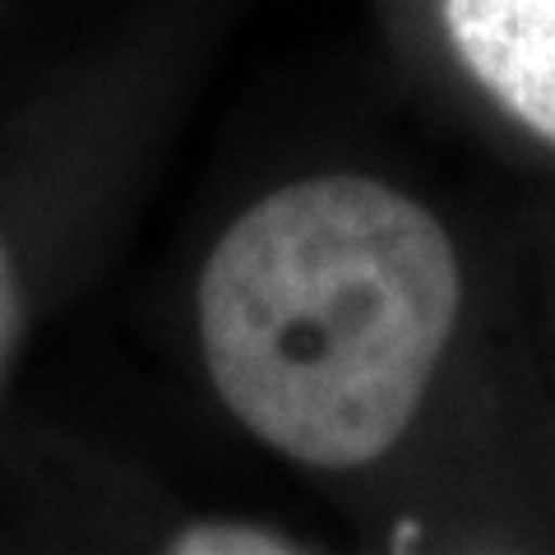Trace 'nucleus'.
Masks as SVG:
<instances>
[{
	"label": "nucleus",
	"mask_w": 555,
	"mask_h": 555,
	"mask_svg": "<svg viewBox=\"0 0 555 555\" xmlns=\"http://www.w3.org/2000/svg\"><path fill=\"white\" fill-rule=\"evenodd\" d=\"M20 328H24V292H20L14 259L5 250V241H0V379H5L14 343H20Z\"/></svg>",
	"instance_id": "4"
},
{
	"label": "nucleus",
	"mask_w": 555,
	"mask_h": 555,
	"mask_svg": "<svg viewBox=\"0 0 555 555\" xmlns=\"http://www.w3.org/2000/svg\"><path fill=\"white\" fill-rule=\"evenodd\" d=\"M459 315V259L416 199L315 177L250 204L199 278L218 398L278 454L361 467L408 430Z\"/></svg>",
	"instance_id": "1"
},
{
	"label": "nucleus",
	"mask_w": 555,
	"mask_h": 555,
	"mask_svg": "<svg viewBox=\"0 0 555 555\" xmlns=\"http://www.w3.org/2000/svg\"><path fill=\"white\" fill-rule=\"evenodd\" d=\"M171 551L177 555H287L301 546L259 524H195L171 537Z\"/></svg>",
	"instance_id": "3"
},
{
	"label": "nucleus",
	"mask_w": 555,
	"mask_h": 555,
	"mask_svg": "<svg viewBox=\"0 0 555 555\" xmlns=\"http://www.w3.org/2000/svg\"><path fill=\"white\" fill-rule=\"evenodd\" d=\"M463 65L555 144V0H444Z\"/></svg>",
	"instance_id": "2"
}]
</instances>
